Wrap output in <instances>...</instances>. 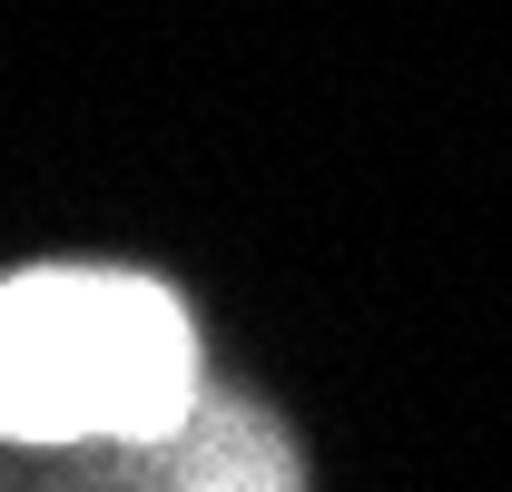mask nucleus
<instances>
[{
    "label": "nucleus",
    "instance_id": "nucleus-1",
    "mask_svg": "<svg viewBox=\"0 0 512 492\" xmlns=\"http://www.w3.org/2000/svg\"><path fill=\"white\" fill-rule=\"evenodd\" d=\"M197 404V335L168 286L50 266L0 286V433H178Z\"/></svg>",
    "mask_w": 512,
    "mask_h": 492
}]
</instances>
